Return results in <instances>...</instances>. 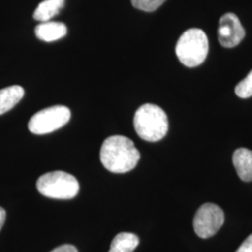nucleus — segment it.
Masks as SVG:
<instances>
[{"label": "nucleus", "instance_id": "obj_12", "mask_svg": "<svg viewBox=\"0 0 252 252\" xmlns=\"http://www.w3.org/2000/svg\"><path fill=\"white\" fill-rule=\"evenodd\" d=\"M139 244L137 235L132 233H120L112 240L108 252H133Z\"/></svg>", "mask_w": 252, "mask_h": 252}, {"label": "nucleus", "instance_id": "obj_11", "mask_svg": "<svg viewBox=\"0 0 252 252\" xmlns=\"http://www.w3.org/2000/svg\"><path fill=\"white\" fill-rule=\"evenodd\" d=\"M64 5V0H44L37 6L34 18L41 23L48 22L56 16Z\"/></svg>", "mask_w": 252, "mask_h": 252}, {"label": "nucleus", "instance_id": "obj_9", "mask_svg": "<svg viewBox=\"0 0 252 252\" xmlns=\"http://www.w3.org/2000/svg\"><path fill=\"white\" fill-rule=\"evenodd\" d=\"M67 29L65 25L59 22H43L36 26L35 33L37 38L46 41L52 42L62 38L66 35Z\"/></svg>", "mask_w": 252, "mask_h": 252}, {"label": "nucleus", "instance_id": "obj_2", "mask_svg": "<svg viewBox=\"0 0 252 252\" xmlns=\"http://www.w3.org/2000/svg\"><path fill=\"white\" fill-rule=\"evenodd\" d=\"M134 126L140 138L149 142H156L167 134L168 119L160 107L145 104L135 112Z\"/></svg>", "mask_w": 252, "mask_h": 252}, {"label": "nucleus", "instance_id": "obj_4", "mask_svg": "<svg viewBox=\"0 0 252 252\" xmlns=\"http://www.w3.org/2000/svg\"><path fill=\"white\" fill-rule=\"evenodd\" d=\"M37 190L46 197L54 199H72L80 190L77 179L63 171L46 173L36 181Z\"/></svg>", "mask_w": 252, "mask_h": 252}, {"label": "nucleus", "instance_id": "obj_1", "mask_svg": "<svg viewBox=\"0 0 252 252\" xmlns=\"http://www.w3.org/2000/svg\"><path fill=\"white\" fill-rule=\"evenodd\" d=\"M140 153L134 142L126 136L112 135L101 146L100 160L106 169L112 173H126L135 168Z\"/></svg>", "mask_w": 252, "mask_h": 252}, {"label": "nucleus", "instance_id": "obj_13", "mask_svg": "<svg viewBox=\"0 0 252 252\" xmlns=\"http://www.w3.org/2000/svg\"><path fill=\"white\" fill-rule=\"evenodd\" d=\"M235 94L240 98H249L252 96V70L243 81L236 85Z\"/></svg>", "mask_w": 252, "mask_h": 252}, {"label": "nucleus", "instance_id": "obj_8", "mask_svg": "<svg viewBox=\"0 0 252 252\" xmlns=\"http://www.w3.org/2000/svg\"><path fill=\"white\" fill-rule=\"evenodd\" d=\"M233 162L237 175L243 181H252V152L240 148L233 155Z\"/></svg>", "mask_w": 252, "mask_h": 252}, {"label": "nucleus", "instance_id": "obj_15", "mask_svg": "<svg viewBox=\"0 0 252 252\" xmlns=\"http://www.w3.org/2000/svg\"><path fill=\"white\" fill-rule=\"evenodd\" d=\"M235 252H252V234L244 241Z\"/></svg>", "mask_w": 252, "mask_h": 252}, {"label": "nucleus", "instance_id": "obj_10", "mask_svg": "<svg viewBox=\"0 0 252 252\" xmlns=\"http://www.w3.org/2000/svg\"><path fill=\"white\" fill-rule=\"evenodd\" d=\"M25 95V90L19 85H12L0 90V115L15 107Z\"/></svg>", "mask_w": 252, "mask_h": 252}, {"label": "nucleus", "instance_id": "obj_14", "mask_svg": "<svg viewBox=\"0 0 252 252\" xmlns=\"http://www.w3.org/2000/svg\"><path fill=\"white\" fill-rule=\"evenodd\" d=\"M165 0H131L133 6L136 9L144 11H154L162 6Z\"/></svg>", "mask_w": 252, "mask_h": 252}, {"label": "nucleus", "instance_id": "obj_17", "mask_svg": "<svg viewBox=\"0 0 252 252\" xmlns=\"http://www.w3.org/2000/svg\"><path fill=\"white\" fill-rule=\"evenodd\" d=\"M5 220H6V211L3 207H0V230L2 229V227L5 223Z\"/></svg>", "mask_w": 252, "mask_h": 252}, {"label": "nucleus", "instance_id": "obj_6", "mask_svg": "<svg viewBox=\"0 0 252 252\" xmlns=\"http://www.w3.org/2000/svg\"><path fill=\"white\" fill-rule=\"evenodd\" d=\"M224 223V213L215 204L207 203L199 207L193 219V229L201 238H209Z\"/></svg>", "mask_w": 252, "mask_h": 252}, {"label": "nucleus", "instance_id": "obj_7", "mask_svg": "<svg viewBox=\"0 0 252 252\" xmlns=\"http://www.w3.org/2000/svg\"><path fill=\"white\" fill-rule=\"evenodd\" d=\"M245 35V29L234 13H226L220 19L218 36L220 45L225 48H234L242 41Z\"/></svg>", "mask_w": 252, "mask_h": 252}, {"label": "nucleus", "instance_id": "obj_5", "mask_svg": "<svg viewBox=\"0 0 252 252\" xmlns=\"http://www.w3.org/2000/svg\"><path fill=\"white\" fill-rule=\"evenodd\" d=\"M71 117L69 108L54 106L38 111L30 119L28 129L35 135H45L65 126Z\"/></svg>", "mask_w": 252, "mask_h": 252}, {"label": "nucleus", "instance_id": "obj_16", "mask_svg": "<svg viewBox=\"0 0 252 252\" xmlns=\"http://www.w3.org/2000/svg\"><path fill=\"white\" fill-rule=\"evenodd\" d=\"M51 252H78V250H77L76 247H74L72 245L65 244V245L57 247L56 249H54Z\"/></svg>", "mask_w": 252, "mask_h": 252}, {"label": "nucleus", "instance_id": "obj_3", "mask_svg": "<svg viewBox=\"0 0 252 252\" xmlns=\"http://www.w3.org/2000/svg\"><path fill=\"white\" fill-rule=\"evenodd\" d=\"M176 54L180 62L188 67H195L203 63L208 54V39L199 28L185 31L176 46Z\"/></svg>", "mask_w": 252, "mask_h": 252}]
</instances>
